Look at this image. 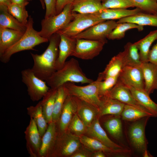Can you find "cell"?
<instances>
[{"mask_svg": "<svg viewBox=\"0 0 157 157\" xmlns=\"http://www.w3.org/2000/svg\"><path fill=\"white\" fill-rule=\"evenodd\" d=\"M120 53L124 67L141 66L142 62L139 50L134 43H127L124 46V51Z\"/></svg>", "mask_w": 157, "mask_h": 157, "instance_id": "cell-26", "label": "cell"}, {"mask_svg": "<svg viewBox=\"0 0 157 157\" xmlns=\"http://www.w3.org/2000/svg\"><path fill=\"white\" fill-rule=\"evenodd\" d=\"M149 117L134 122L130 126L129 135L131 142L134 148L142 154L147 150L145 130Z\"/></svg>", "mask_w": 157, "mask_h": 157, "instance_id": "cell-11", "label": "cell"}, {"mask_svg": "<svg viewBox=\"0 0 157 157\" xmlns=\"http://www.w3.org/2000/svg\"><path fill=\"white\" fill-rule=\"evenodd\" d=\"M76 113L87 127L99 115V110L92 104L78 99Z\"/></svg>", "mask_w": 157, "mask_h": 157, "instance_id": "cell-22", "label": "cell"}, {"mask_svg": "<svg viewBox=\"0 0 157 157\" xmlns=\"http://www.w3.org/2000/svg\"><path fill=\"white\" fill-rule=\"evenodd\" d=\"M119 76L108 78L102 81L98 80V93L100 99L107 97L116 83Z\"/></svg>", "mask_w": 157, "mask_h": 157, "instance_id": "cell-39", "label": "cell"}, {"mask_svg": "<svg viewBox=\"0 0 157 157\" xmlns=\"http://www.w3.org/2000/svg\"><path fill=\"white\" fill-rule=\"evenodd\" d=\"M129 88L138 103L152 114L154 117H157V104L150 98L149 95L144 89Z\"/></svg>", "mask_w": 157, "mask_h": 157, "instance_id": "cell-28", "label": "cell"}, {"mask_svg": "<svg viewBox=\"0 0 157 157\" xmlns=\"http://www.w3.org/2000/svg\"><path fill=\"white\" fill-rule=\"evenodd\" d=\"M27 111L30 118L34 120L42 137L47 129L48 124L42 112L41 101L35 106H30L27 107Z\"/></svg>", "mask_w": 157, "mask_h": 157, "instance_id": "cell-31", "label": "cell"}, {"mask_svg": "<svg viewBox=\"0 0 157 157\" xmlns=\"http://www.w3.org/2000/svg\"><path fill=\"white\" fill-rule=\"evenodd\" d=\"M57 91L58 88H50L41 101L42 112L48 124L52 122L53 112Z\"/></svg>", "mask_w": 157, "mask_h": 157, "instance_id": "cell-32", "label": "cell"}, {"mask_svg": "<svg viewBox=\"0 0 157 157\" xmlns=\"http://www.w3.org/2000/svg\"><path fill=\"white\" fill-rule=\"evenodd\" d=\"M117 24L114 20L102 22L91 26L73 38L99 41L106 44L108 36Z\"/></svg>", "mask_w": 157, "mask_h": 157, "instance_id": "cell-9", "label": "cell"}, {"mask_svg": "<svg viewBox=\"0 0 157 157\" xmlns=\"http://www.w3.org/2000/svg\"><path fill=\"white\" fill-rule=\"evenodd\" d=\"M79 137L67 130L58 135L50 157H70L81 146Z\"/></svg>", "mask_w": 157, "mask_h": 157, "instance_id": "cell-6", "label": "cell"}, {"mask_svg": "<svg viewBox=\"0 0 157 157\" xmlns=\"http://www.w3.org/2000/svg\"><path fill=\"white\" fill-rule=\"evenodd\" d=\"M105 153L101 151H97L93 152L91 155L92 157H105Z\"/></svg>", "mask_w": 157, "mask_h": 157, "instance_id": "cell-48", "label": "cell"}, {"mask_svg": "<svg viewBox=\"0 0 157 157\" xmlns=\"http://www.w3.org/2000/svg\"><path fill=\"white\" fill-rule=\"evenodd\" d=\"M12 3L17 4L21 6L25 7L29 3L30 0H10Z\"/></svg>", "mask_w": 157, "mask_h": 157, "instance_id": "cell-47", "label": "cell"}, {"mask_svg": "<svg viewBox=\"0 0 157 157\" xmlns=\"http://www.w3.org/2000/svg\"><path fill=\"white\" fill-rule=\"evenodd\" d=\"M74 18L65 28L57 32L74 37L89 27L102 21L93 13L82 14L73 12Z\"/></svg>", "mask_w": 157, "mask_h": 157, "instance_id": "cell-7", "label": "cell"}, {"mask_svg": "<svg viewBox=\"0 0 157 157\" xmlns=\"http://www.w3.org/2000/svg\"><path fill=\"white\" fill-rule=\"evenodd\" d=\"M124 67L120 52L112 58L104 70L99 73L97 80L102 81L108 78L119 76Z\"/></svg>", "mask_w": 157, "mask_h": 157, "instance_id": "cell-27", "label": "cell"}, {"mask_svg": "<svg viewBox=\"0 0 157 157\" xmlns=\"http://www.w3.org/2000/svg\"><path fill=\"white\" fill-rule=\"evenodd\" d=\"M121 115H114L107 119L104 126L109 133L115 139H120L122 135V129Z\"/></svg>", "mask_w": 157, "mask_h": 157, "instance_id": "cell-37", "label": "cell"}, {"mask_svg": "<svg viewBox=\"0 0 157 157\" xmlns=\"http://www.w3.org/2000/svg\"><path fill=\"white\" fill-rule=\"evenodd\" d=\"M86 133L90 137L99 140L113 149L120 150L126 148L115 143L109 138L101 126L97 117L89 126L87 127Z\"/></svg>", "mask_w": 157, "mask_h": 157, "instance_id": "cell-18", "label": "cell"}, {"mask_svg": "<svg viewBox=\"0 0 157 157\" xmlns=\"http://www.w3.org/2000/svg\"><path fill=\"white\" fill-rule=\"evenodd\" d=\"M104 9H127L134 6L131 0H102Z\"/></svg>", "mask_w": 157, "mask_h": 157, "instance_id": "cell-42", "label": "cell"}, {"mask_svg": "<svg viewBox=\"0 0 157 157\" xmlns=\"http://www.w3.org/2000/svg\"><path fill=\"white\" fill-rule=\"evenodd\" d=\"M76 39V47L72 56L83 60H90L97 56L102 51L105 44L99 41Z\"/></svg>", "mask_w": 157, "mask_h": 157, "instance_id": "cell-10", "label": "cell"}, {"mask_svg": "<svg viewBox=\"0 0 157 157\" xmlns=\"http://www.w3.org/2000/svg\"><path fill=\"white\" fill-rule=\"evenodd\" d=\"M57 136L56 123L52 122L48 124L47 129L42 137L39 157H50Z\"/></svg>", "mask_w": 157, "mask_h": 157, "instance_id": "cell-19", "label": "cell"}, {"mask_svg": "<svg viewBox=\"0 0 157 157\" xmlns=\"http://www.w3.org/2000/svg\"><path fill=\"white\" fill-rule=\"evenodd\" d=\"M78 99L68 95L65 101L61 114L56 123L58 135L68 130L69 125L74 114L76 113Z\"/></svg>", "mask_w": 157, "mask_h": 157, "instance_id": "cell-12", "label": "cell"}, {"mask_svg": "<svg viewBox=\"0 0 157 157\" xmlns=\"http://www.w3.org/2000/svg\"><path fill=\"white\" fill-rule=\"evenodd\" d=\"M82 144L92 151H101L105 153L118 156H128L131 153L130 150L128 148L117 150L113 149L99 140L93 138L83 135L79 137Z\"/></svg>", "mask_w": 157, "mask_h": 157, "instance_id": "cell-16", "label": "cell"}, {"mask_svg": "<svg viewBox=\"0 0 157 157\" xmlns=\"http://www.w3.org/2000/svg\"><path fill=\"white\" fill-rule=\"evenodd\" d=\"M24 33L9 28L0 27V56L17 42Z\"/></svg>", "mask_w": 157, "mask_h": 157, "instance_id": "cell-23", "label": "cell"}, {"mask_svg": "<svg viewBox=\"0 0 157 157\" xmlns=\"http://www.w3.org/2000/svg\"><path fill=\"white\" fill-rule=\"evenodd\" d=\"M21 75L22 81L27 87L28 94L33 101L42 99L50 89L46 82L36 76L31 69L23 70Z\"/></svg>", "mask_w": 157, "mask_h": 157, "instance_id": "cell-8", "label": "cell"}, {"mask_svg": "<svg viewBox=\"0 0 157 157\" xmlns=\"http://www.w3.org/2000/svg\"><path fill=\"white\" fill-rule=\"evenodd\" d=\"M0 27L25 32L26 25L17 20L8 12V6L0 4Z\"/></svg>", "mask_w": 157, "mask_h": 157, "instance_id": "cell-29", "label": "cell"}, {"mask_svg": "<svg viewBox=\"0 0 157 157\" xmlns=\"http://www.w3.org/2000/svg\"><path fill=\"white\" fill-rule=\"evenodd\" d=\"M156 40L157 29L151 31L143 38L134 43L139 51L142 63L148 62V56L150 47Z\"/></svg>", "mask_w": 157, "mask_h": 157, "instance_id": "cell-33", "label": "cell"}, {"mask_svg": "<svg viewBox=\"0 0 157 157\" xmlns=\"http://www.w3.org/2000/svg\"><path fill=\"white\" fill-rule=\"evenodd\" d=\"M93 81L87 77L78 61L72 58L66 61L62 67L56 70L46 82L50 88L57 89L67 82L90 84Z\"/></svg>", "mask_w": 157, "mask_h": 157, "instance_id": "cell-2", "label": "cell"}, {"mask_svg": "<svg viewBox=\"0 0 157 157\" xmlns=\"http://www.w3.org/2000/svg\"><path fill=\"white\" fill-rule=\"evenodd\" d=\"M121 116L123 120L133 122L146 117H154L145 109L126 104L124 106Z\"/></svg>", "mask_w": 157, "mask_h": 157, "instance_id": "cell-34", "label": "cell"}, {"mask_svg": "<svg viewBox=\"0 0 157 157\" xmlns=\"http://www.w3.org/2000/svg\"><path fill=\"white\" fill-rule=\"evenodd\" d=\"M9 13L22 23L26 25L29 16L25 7L12 3L8 6Z\"/></svg>", "mask_w": 157, "mask_h": 157, "instance_id": "cell-38", "label": "cell"}, {"mask_svg": "<svg viewBox=\"0 0 157 157\" xmlns=\"http://www.w3.org/2000/svg\"><path fill=\"white\" fill-rule=\"evenodd\" d=\"M142 12L137 8L132 10L127 9H104L94 14L99 20L105 21L108 20H119L135 14Z\"/></svg>", "mask_w": 157, "mask_h": 157, "instance_id": "cell-21", "label": "cell"}, {"mask_svg": "<svg viewBox=\"0 0 157 157\" xmlns=\"http://www.w3.org/2000/svg\"><path fill=\"white\" fill-rule=\"evenodd\" d=\"M57 0H44L46 9L44 18L56 15Z\"/></svg>", "mask_w": 157, "mask_h": 157, "instance_id": "cell-43", "label": "cell"}, {"mask_svg": "<svg viewBox=\"0 0 157 157\" xmlns=\"http://www.w3.org/2000/svg\"><path fill=\"white\" fill-rule=\"evenodd\" d=\"M102 0H74L72 4V11L82 14L93 13L104 9Z\"/></svg>", "mask_w": 157, "mask_h": 157, "instance_id": "cell-25", "label": "cell"}, {"mask_svg": "<svg viewBox=\"0 0 157 157\" xmlns=\"http://www.w3.org/2000/svg\"><path fill=\"white\" fill-rule=\"evenodd\" d=\"M41 4L42 8L44 9L45 8L44 0H39Z\"/></svg>", "mask_w": 157, "mask_h": 157, "instance_id": "cell-51", "label": "cell"}, {"mask_svg": "<svg viewBox=\"0 0 157 157\" xmlns=\"http://www.w3.org/2000/svg\"><path fill=\"white\" fill-rule=\"evenodd\" d=\"M148 61L157 65V42L149 50Z\"/></svg>", "mask_w": 157, "mask_h": 157, "instance_id": "cell-45", "label": "cell"}, {"mask_svg": "<svg viewBox=\"0 0 157 157\" xmlns=\"http://www.w3.org/2000/svg\"><path fill=\"white\" fill-rule=\"evenodd\" d=\"M118 80L128 87L144 90V81L141 66L124 67Z\"/></svg>", "mask_w": 157, "mask_h": 157, "instance_id": "cell-14", "label": "cell"}, {"mask_svg": "<svg viewBox=\"0 0 157 157\" xmlns=\"http://www.w3.org/2000/svg\"><path fill=\"white\" fill-rule=\"evenodd\" d=\"M143 26L130 22H123L117 23L108 37L110 40H119L124 38L126 32L129 30L137 29L139 31H142Z\"/></svg>", "mask_w": 157, "mask_h": 157, "instance_id": "cell-35", "label": "cell"}, {"mask_svg": "<svg viewBox=\"0 0 157 157\" xmlns=\"http://www.w3.org/2000/svg\"><path fill=\"white\" fill-rule=\"evenodd\" d=\"M144 81V90L149 95L157 90V65L149 62L141 66Z\"/></svg>", "mask_w": 157, "mask_h": 157, "instance_id": "cell-20", "label": "cell"}, {"mask_svg": "<svg viewBox=\"0 0 157 157\" xmlns=\"http://www.w3.org/2000/svg\"><path fill=\"white\" fill-rule=\"evenodd\" d=\"M100 99L98 116L108 115H121L125 104L108 97L102 98Z\"/></svg>", "mask_w": 157, "mask_h": 157, "instance_id": "cell-24", "label": "cell"}, {"mask_svg": "<svg viewBox=\"0 0 157 157\" xmlns=\"http://www.w3.org/2000/svg\"><path fill=\"white\" fill-rule=\"evenodd\" d=\"M142 155L144 157H151V155L149 153V152L147 151V150H145L144 153L142 154Z\"/></svg>", "mask_w": 157, "mask_h": 157, "instance_id": "cell-50", "label": "cell"}, {"mask_svg": "<svg viewBox=\"0 0 157 157\" xmlns=\"http://www.w3.org/2000/svg\"><path fill=\"white\" fill-rule=\"evenodd\" d=\"M68 95L63 84L58 88L57 94L53 108L52 122L57 123L60 118L65 99Z\"/></svg>", "mask_w": 157, "mask_h": 157, "instance_id": "cell-36", "label": "cell"}, {"mask_svg": "<svg viewBox=\"0 0 157 157\" xmlns=\"http://www.w3.org/2000/svg\"><path fill=\"white\" fill-rule=\"evenodd\" d=\"M74 0H57L56 6V15L60 13L67 4H72Z\"/></svg>", "mask_w": 157, "mask_h": 157, "instance_id": "cell-46", "label": "cell"}, {"mask_svg": "<svg viewBox=\"0 0 157 157\" xmlns=\"http://www.w3.org/2000/svg\"><path fill=\"white\" fill-rule=\"evenodd\" d=\"M87 127L77 113L73 116L68 127V130L80 137L86 133Z\"/></svg>", "mask_w": 157, "mask_h": 157, "instance_id": "cell-41", "label": "cell"}, {"mask_svg": "<svg viewBox=\"0 0 157 157\" xmlns=\"http://www.w3.org/2000/svg\"><path fill=\"white\" fill-rule=\"evenodd\" d=\"M33 23V18L29 16L26 30L23 36L0 56V60L2 63H6L8 62L11 56L15 53L26 50H35L33 48L35 46L49 41L48 39L40 36L38 32L34 29Z\"/></svg>", "mask_w": 157, "mask_h": 157, "instance_id": "cell-3", "label": "cell"}, {"mask_svg": "<svg viewBox=\"0 0 157 157\" xmlns=\"http://www.w3.org/2000/svg\"><path fill=\"white\" fill-rule=\"evenodd\" d=\"M106 97L116 100L125 104L147 110L135 100L129 88L118 79Z\"/></svg>", "mask_w": 157, "mask_h": 157, "instance_id": "cell-15", "label": "cell"}, {"mask_svg": "<svg viewBox=\"0 0 157 157\" xmlns=\"http://www.w3.org/2000/svg\"><path fill=\"white\" fill-rule=\"evenodd\" d=\"M11 3L10 0H0V4L8 6Z\"/></svg>", "mask_w": 157, "mask_h": 157, "instance_id": "cell-49", "label": "cell"}, {"mask_svg": "<svg viewBox=\"0 0 157 157\" xmlns=\"http://www.w3.org/2000/svg\"><path fill=\"white\" fill-rule=\"evenodd\" d=\"M130 22L142 26H149L157 27V13L152 14L139 12L132 15L120 19L117 23Z\"/></svg>", "mask_w": 157, "mask_h": 157, "instance_id": "cell-30", "label": "cell"}, {"mask_svg": "<svg viewBox=\"0 0 157 157\" xmlns=\"http://www.w3.org/2000/svg\"><path fill=\"white\" fill-rule=\"evenodd\" d=\"M98 84V81L96 80L85 86H78L70 82L66 83L64 85L68 95L76 97L99 108L101 100L99 95Z\"/></svg>", "mask_w": 157, "mask_h": 157, "instance_id": "cell-5", "label": "cell"}, {"mask_svg": "<svg viewBox=\"0 0 157 157\" xmlns=\"http://www.w3.org/2000/svg\"><path fill=\"white\" fill-rule=\"evenodd\" d=\"M72 6V4H68L59 14L42 19L39 35L49 40L53 34L65 28L74 18Z\"/></svg>", "mask_w": 157, "mask_h": 157, "instance_id": "cell-4", "label": "cell"}, {"mask_svg": "<svg viewBox=\"0 0 157 157\" xmlns=\"http://www.w3.org/2000/svg\"><path fill=\"white\" fill-rule=\"evenodd\" d=\"M24 133L27 149L30 156L39 157L42 137L34 120L32 118H30Z\"/></svg>", "mask_w": 157, "mask_h": 157, "instance_id": "cell-13", "label": "cell"}, {"mask_svg": "<svg viewBox=\"0 0 157 157\" xmlns=\"http://www.w3.org/2000/svg\"><path fill=\"white\" fill-rule=\"evenodd\" d=\"M59 33L60 36V40L59 45L58 56L56 65V70L62 68L67 58L72 56L75 50L76 42V38L63 34Z\"/></svg>", "mask_w": 157, "mask_h": 157, "instance_id": "cell-17", "label": "cell"}, {"mask_svg": "<svg viewBox=\"0 0 157 157\" xmlns=\"http://www.w3.org/2000/svg\"><path fill=\"white\" fill-rule=\"evenodd\" d=\"M134 7L142 12L150 14L157 13V0H131Z\"/></svg>", "mask_w": 157, "mask_h": 157, "instance_id": "cell-40", "label": "cell"}, {"mask_svg": "<svg viewBox=\"0 0 157 157\" xmlns=\"http://www.w3.org/2000/svg\"><path fill=\"white\" fill-rule=\"evenodd\" d=\"M60 40V35L56 32L50 38L49 45L42 54L31 53L34 62L31 69L35 75L42 80L46 81L56 71Z\"/></svg>", "mask_w": 157, "mask_h": 157, "instance_id": "cell-1", "label": "cell"}, {"mask_svg": "<svg viewBox=\"0 0 157 157\" xmlns=\"http://www.w3.org/2000/svg\"><path fill=\"white\" fill-rule=\"evenodd\" d=\"M82 147L81 146L70 157H91L93 152L84 146V147Z\"/></svg>", "mask_w": 157, "mask_h": 157, "instance_id": "cell-44", "label": "cell"}]
</instances>
